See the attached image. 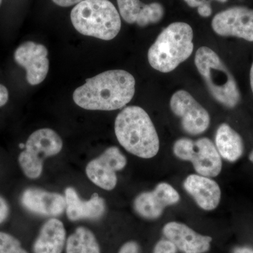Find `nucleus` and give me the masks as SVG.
<instances>
[{
  "mask_svg": "<svg viewBox=\"0 0 253 253\" xmlns=\"http://www.w3.org/2000/svg\"><path fill=\"white\" fill-rule=\"evenodd\" d=\"M71 19L82 35L111 41L121 29V15L109 0H83L74 6Z\"/></svg>",
  "mask_w": 253,
  "mask_h": 253,
  "instance_id": "obj_4",
  "label": "nucleus"
},
{
  "mask_svg": "<svg viewBox=\"0 0 253 253\" xmlns=\"http://www.w3.org/2000/svg\"><path fill=\"white\" fill-rule=\"evenodd\" d=\"M66 243L62 221L51 218L43 224L33 246L34 253H61Z\"/></svg>",
  "mask_w": 253,
  "mask_h": 253,
  "instance_id": "obj_18",
  "label": "nucleus"
},
{
  "mask_svg": "<svg viewBox=\"0 0 253 253\" xmlns=\"http://www.w3.org/2000/svg\"><path fill=\"white\" fill-rule=\"evenodd\" d=\"M14 59L26 70V79L31 85H38L45 80L49 70L45 46L35 42H26L15 51Z\"/></svg>",
  "mask_w": 253,
  "mask_h": 253,
  "instance_id": "obj_11",
  "label": "nucleus"
},
{
  "mask_svg": "<svg viewBox=\"0 0 253 253\" xmlns=\"http://www.w3.org/2000/svg\"><path fill=\"white\" fill-rule=\"evenodd\" d=\"M195 64L216 101L228 108L239 104L241 95L235 79L213 50L200 47L195 56Z\"/></svg>",
  "mask_w": 253,
  "mask_h": 253,
  "instance_id": "obj_5",
  "label": "nucleus"
},
{
  "mask_svg": "<svg viewBox=\"0 0 253 253\" xmlns=\"http://www.w3.org/2000/svg\"><path fill=\"white\" fill-rule=\"evenodd\" d=\"M119 14L126 22L145 27L159 22L164 16V8L158 2L145 4L140 0H117Z\"/></svg>",
  "mask_w": 253,
  "mask_h": 253,
  "instance_id": "obj_17",
  "label": "nucleus"
},
{
  "mask_svg": "<svg viewBox=\"0 0 253 253\" xmlns=\"http://www.w3.org/2000/svg\"><path fill=\"white\" fill-rule=\"evenodd\" d=\"M198 13L202 17L206 18L211 16L212 13V10L209 1L198 8Z\"/></svg>",
  "mask_w": 253,
  "mask_h": 253,
  "instance_id": "obj_25",
  "label": "nucleus"
},
{
  "mask_svg": "<svg viewBox=\"0 0 253 253\" xmlns=\"http://www.w3.org/2000/svg\"><path fill=\"white\" fill-rule=\"evenodd\" d=\"M21 204L29 212L44 217H59L66 209L65 196L38 188L25 190Z\"/></svg>",
  "mask_w": 253,
  "mask_h": 253,
  "instance_id": "obj_13",
  "label": "nucleus"
},
{
  "mask_svg": "<svg viewBox=\"0 0 253 253\" xmlns=\"http://www.w3.org/2000/svg\"><path fill=\"white\" fill-rule=\"evenodd\" d=\"M250 78H251V89L253 92V63L252 66H251V73H250Z\"/></svg>",
  "mask_w": 253,
  "mask_h": 253,
  "instance_id": "obj_30",
  "label": "nucleus"
},
{
  "mask_svg": "<svg viewBox=\"0 0 253 253\" xmlns=\"http://www.w3.org/2000/svg\"><path fill=\"white\" fill-rule=\"evenodd\" d=\"M62 149V139L56 131L49 128L38 129L28 137L18 156L20 167L28 178L37 179L42 172L44 160L59 154Z\"/></svg>",
  "mask_w": 253,
  "mask_h": 253,
  "instance_id": "obj_6",
  "label": "nucleus"
},
{
  "mask_svg": "<svg viewBox=\"0 0 253 253\" xmlns=\"http://www.w3.org/2000/svg\"><path fill=\"white\" fill-rule=\"evenodd\" d=\"M0 253H28L21 242L8 233L0 231Z\"/></svg>",
  "mask_w": 253,
  "mask_h": 253,
  "instance_id": "obj_21",
  "label": "nucleus"
},
{
  "mask_svg": "<svg viewBox=\"0 0 253 253\" xmlns=\"http://www.w3.org/2000/svg\"><path fill=\"white\" fill-rule=\"evenodd\" d=\"M1 2H2V0H0V5H1Z\"/></svg>",
  "mask_w": 253,
  "mask_h": 253,
  "instance_id": "obj_33",
  "label": "nucleus"
},
{
  "mask_svg": "<svg viewBox=\"0 0 253 253\" xmlns=\"http://www.w3.org/2000/svg\"><path fill=\"white\" fill-rule=\"evenodd\" d=\"M134 93L135 79L132 75L123 70H113L86 80L75 90L73 98L83 109L111 111L126 106Z\"/></svg>",
  "mask_w": 253,
  "mask_h": 253,
  "instance_id": "obj_1",
  "label": "nucleus"
},
{
  "mask_svg": "<svg viewBox=\"0 0 253 253\" xmlns=\"http://www.w3.org/2000/svg\"><path fill=\"white\" fill-rule=\"evenodd\" d=\"M163 232L166 239L184 253H204L211 248V236L201 235L182 223H168Z\"/></svg>",
  "mask_w": 253,
  "mask_h": 253,
  "instance_id": "obj_14",
  "label": "nucleus"
},
{
  "mask_svg": "<svg viewBox=\"0 0 253 253\" xmlns=\"http://www.w3.org/2000/svg\"><path fill=\"white\" fill-rule=\"evenodd\" d=\"M215 146L221 157L229 162H235L244 153L242 138L226 123H223L218 127Z\"/></svg>",
  "mask_w": 253,
  "mask_h": 253,
  "instance_id": "obj_19",
  "label": "nucleus"
},
{
  "mask_svg": "<svg viewBox=\"0 0 253 253\" xmlns=\"http://www.w3.org/2000/svg\"><path fill=\"white\" fill-rule=\"evenodd\" d=\"M249 159L250 161L253 163V151L251 153V154H250Z\"/></svg>",
  "mask_w": 253,
  "mask_h": 253,
  "instance_id": "obj_31",
  "label": "nucleus"
},
{
  "mask_svg": "<svg viewBox=\"0 0 253 253\" xmlns=\"http://www.w3.org/2000/svg\"><path fill=\"white\" fill-rule=\"evenodd\" d=\"M126 159L116 146H111L99 157L92 160L86 167L87 177L95 185L106 191H111L117 184L116 172L122 170Z\"/></svg>",
  "mask_w": 253,
  "mask_h": 253,
  "instance_id": "obj_9",
  "label": "nucleus"
},
{
  "mask_svg": "<svg viewBox=\"0 0 253 253\" xmlns=\"http://www.w3.org/2000/svg\"><path fill=\"white\" fill-rule=\"evenodd\" d=\"M115 133L120 144L137 157L149 159L159 151L156 127L148 113L139 106H128L118 115Z\"/></svg>",
  "mask_w": 253,
  "mask_h": 253,
  "instance_id": "obj_2",
  "label": "nucleus"
},
{
  "mask_svg": "<svg viewBox=\"0 0 253 253\" xmlns=\"http://www.w3.org/2000/svg\"><path fill=\"white\" fill-rule=\"evenodd\" d=\"M170 108L181 118V126L187 134L199 135L209 127V113L188 91H176L171 98Z\"/></svg>",
  "mask_w": 253,
  "mask_h": 253,
  "instance_id": "obj_8",
  "label": "nucleus"
},
{
  "mask_svg": "<svg viewBox=\"0 0 253 253\" xmlns=\"http://www.w3.org/2000/svg\"><path fill=\"white\" fill-rule=\"evenodd\" d=\"M232 253H253V249L247 246H239L233 250Z\"/></svg>",
  "mask_w": 253,
  "mask_h": 253,
  "instance_id": "obj_29",
  "label": "nucleus"
},
{
  "mask_svg": "<svg viewBox=\"0 0 253 253\" xmlns=\"http://www.w3.org/2000/svg\"><path fill=\"white\" fill-rule=\"evenodd\" d=\"M215 1H219V2L221 3H225L228 1V0H215Z\"/></svg>",
  "mask_w": 253,
  "mask_h": 253,
  "instance_id": "obj_32",
  "label": "nucleus"
},
{
  "mask_svg": "<svg viewBox=\"0 0 253 253\" xmlns=\"http://www.w3.org/2000/svg\"><path fill=\"white\" fill-rule=\"evenodd\" d=\"M9 214V206L4 198L0 196V224L6 219Z\"/></svg>",
  "mask_w": 253,
  "mask_h": 253,
  "instance_id": "obj_23",
  "label": "nucleus"
},
{
  "mask_svg": "<svg viewBox=\"0 0 253 253\" xmlns=\"http://www.w3.org/2000/svg\"><path fill=\"white\" fill-rule=\"evenodd\" d=\"M139 247L134 241H129L123 245L118 253H139Z\"/></svg>",
  "mask_w": 253,
  "mask_h": 253,
  "instance_id": "obj_24",
  "label": "nucleus"
},
{
  "mask_svg": "<svg viewBox=\"0 0 253 253\" xmlns=\"http://www.w3.org/2000/svg\"><path fill=\"white\" fill-rule=\"evenodd\" d=\"M179 200V193L170 184L160 183L154 191L143 192L136 196L134 209L145 219H156L162 215L165 208L177 204Z\"/></svg>",
  "mask_w": 253,
  "mask_h": 253,
  "instance_id": "obj_12",
  "label": "nucleus"
},
{
  "mask_svg": "<svg viewBox=\"0 0 253 253\" xmlns=\"http://www.w3.org/2000/svg\"><path fill=\"white\" fill-rule=\"evenodd\" d=\"M212 28L219 36L253 42V9L234 6L224 10L214 16Z\"/></svg>",
  "mask_w": 253,
  "mask_h": 253,
  "instance_id": "obj_10",
  "label": "nucleus"
},
{
  "mask_svg": "<svg viewBox=\"0 0 253 253\" xmlns=\"http://www.w3.org/2000/svg\"><path fill=\"white\" fill-rule=\"evenodd\" d=\"M9 100V91L6 86L0 84V108L4 106Z\"/></svg>",
  "mask_w": 253,
  "mask_h": 253,
  "instance_id": "obj_26",
  "label": "nucleus"
},
{
  "mask_svg": "<svg viewBox=\"0 0 253 253\" xmlns=\"http://www.w3.org/2000/svg\"><path fill=\"white\" fill-rule=\"evenodd\" d=\"M184 1L189 5L190 7L199 8L208 1L207 0H184Z\"/></svg>",
  "mask_w": 253,
  "mask_h": 253,
  "instance_id": "obj_28",
  "label": "nucleus"
},
{
  "mask_svg": "<svg viewBox=\"0 0 253 253\" xmlns=\"http://www.w3.org/2000/svg\"><path fill=\"white\" fill-rule=\"evenodd\" d=\"M173 152L179 159L192 163L200 175L214 177L221 172V156L215 145L208 138H200L196 141L181 138L174 143Z\"/></svg>",
  "mask_w": 253,
  "mask_h": 253,
  "instance_id": "obj_7",
  "label": "nucleus"
},
{
  "mask_svg": "<svg viewBox=\"0 0 253 253\" xmlns=\"http://www.w3.org/2000/svg\"><path fill=\"white\" fill-rule=\"evenodd\" d=\"M194 33L188 23L175 22L165 28L148 51L151 67L169 73L192 54Z\"/></svg>",
  "mask_w": 253,
  "mask_h": 253,
  "instance_id": "obj_3",
  "label": "nucleus"
},
{
  "mask_svg": "<svg viewBox=\"0 0 253 253\" xmlns=\"http://www.w3.org/2000/svg\"><path fill=\"white\" fill-rule=\"evenodd\" d=\"M53 2L58 6H62V7H68V6H73V5L78 4L81 2L83 0H52Z\"/></svg>",
  "mask_w": 253,
  "mask_h": 253,
  "instance_id": "obj_27",
  "label": "nucleus"
},
{
  "mask_svg": "<svg viewBox=\"0 0 253 253\" xmlns=\"http://www.w3.org/2000/svg\"><path fill=\"white\" fill-rule=\"evenodd\" d=\"M66 253H100V247L94 234L85 227H78L68 238Z\"/></svg>",
  "mask_w": 253,
  "mask_h": 253,
  "instance_id": "obj_20",
  "label": "nucleus"
},
{
  "mask_svg": "<svg viewBox=\"0 0 253 253\" xmlns=\"http://www.w3.org/2000/svg\"><path fill=\"white\" fill-rule=\"evenodd\" d=\"M176 246L169 240H161L156 244L153 253H176Z\"/></svg>",
  "mask_w": 253,
  "mask_h": 253,
  "instance_id": "obj_22",
  "label": "nucleus"
},
{
  "mask_svg": "<svg viewBox=\"0 0 253 253\" xmlns=\"http://www.w3.org/2000/svg\"><path fill=\"white\" fill-rule=\"evenodd\" d=\"M184 188L198 206L205 211L215 209L220 202V187L208 176L191 174L184 180Z\"/></svg>",
  "mask_w": 253,
  "mask_h": 253,
  "instance_id": "obj_16",
  "label": "nucleus"
},
{
  "mask_svg": "<svg viewBox=\"0 0 253 253\" xmlns=\"http://www.w3.org/2000/svg\"><path fill=\"white\" fill-rule=\"evenodd\" d=\"M64 196L66 214L71 221L96 220L106 212V203L97 194H93L88 201H83L74 188L68 187L65 190Z\"/></svg>",
  "mask_w": 253,
  "mask_h": 253,
  "instance_id": "obj_15",
  "label": "nucleus"
}]
</instances>
